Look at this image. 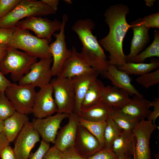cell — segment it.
<instances>
[{"mask_svg":"<svg viewBox=\"0 0 159 159\" xmlns=\"http://www.w3.org/2000/svg\"><path fill=\"white\" fill-rule=\"evenodd\" d=\"M129 9L122 4L110 6L104 14L105 21L109 28L108 34L98 41L101 46L108 52L109 64L117 67L126 62L123 49V42L130 26L126 20Z\"/></svg>","mask_w":159,"mask_h":159,"instance_id":"1","label":"cell"},{"mask_svg":"<svg viewBox=\"0 0 159 159\" xmlns=\"http://www.w3.org/2000/svg\"><path fill=\"white\" fill-rule=\"evenodd\" d=\"M95 25L94 22L90 19H80L75 22L72 29L78 35L82 44L79 53L82 58L95 71L102 74L109 64L97 37L92 33Z\"/></svg>","mask_w":159,"mask_h":159,"instance_id":"2","label":"cell"},{"mask_svg":"<svg viewBox=\"0 0 159 159\" xmlns=\"http://www.w3.org/2000/svg\"><path fill=\"white\" fill-rule=\"evenodd\" d=\"M47 40L32 34L28 30L15 29L7 47L20 49L40 59L52 58Z\"/></svg>","mask_w":159,"mask_h":159,"instance_id":"3","label":"cell"},{"mask_svg":"<svg viewBox=\"0 0 159 159\" xmlns=\"http://www.w3.org/2000/svg\"><path fill=\"white\" fill-rule=\"evenodd\" d=\"M56 13L41 0H21L11 11L0 19V28H15L16 24L24 18L43 16Z\"/></svg>","mask_w":159,"mask_h":159,"instance_id":"4","label":"cell"},{"mask_svg":"<svg viewBox=\"0 0 159 159\" xmlns=\"http://www.w3.org/2000/svg\"><path fill=\"white\" fill-rule=\"evenodd\" d=\"M37 61V58L24 52L7 47L5 55L0 62V70L4 74H10L14 82H18Z\"/></svg>","mask_w":159,"mask_h":159,"instance_id":"5","label":"cell"},{"mask_svg":"<svg viewBox=\"0 0 159 159\" xmlns=\"http://www.w3.org/2000/svg\"><path fill=\"white\" fill-rule=\"evenodd\" d=\"M54 99L57 112L69 115L74 112L75 95L71 78L58 76L51 80Z\"/></svg>","mask_w":159,"mask_h":159,"instance_id":"6","label":"cell"},{"mask_svg":"<svg viewBox=\"0 0 159 159\" xmlns=\"http://www.w3.org/2000/svg\"><path fill=\"white\" fill-rule=\"evenodd\" d=\"M35 88L32 85H21L11 83L4 93L16 111L27 115L32 112L37 92Z\"/></svg>","mask_w":159,"mask_h":159,"instance_id":"7","label":"cell"},{"mask_svg":"<svg viewBox=\"0 0 159 159\" xmlns=\"http://www.w3.org/2000/svg\"><path fill=\"white\" fill-rule=\"evenodd\" d=\"M68 15H62L61 26L58 33H55L53 36L55 40L49 44V50L52 59L51 71L53 76H57L61 73L64 64L71 56V49H69L65 41V28L68 21Z\"/></svg>","mask_w":159,"mask_h":159,"instance_id":"8","label":"cell"},{"mask_svg":"<svg viewBox=\"0 0 159 159\" xmlns=\"http://www.w3.org/2000/svg\"><path fill=\"white\" fill-rule=\"evenodd\" d=\"M61 22L57 19L51 20L42 16H31L19 21L15 28L20 30H30L39 38L47 40L49 43L52 36L59 31Z\"/></svg>","mask_w":159,"mask_h":159,"instance_id":"9","label":"cell"},{"mask_svg":"<svg viewBox=\"0 0 159 159\" xmlns=\"http://www.w3.org/2000/svg\"><path fill=\"white\" fill-rule=\"evenodd\" d=\"M158 128L155 123L145 119L137 123L132 131L135 139V159H151L150 140L152 133Z\"/></svg>","mask_w":159,"mask_h":159,"instance_id":"10","label":"cell"},{"mask_svg":"<svg viewBox=\"0 0 159 159\" xmlns=\"http://www.w3.org/2000/svg\"><path fill=\"white\" fill-rule=\"evenodd\" d=\"M52 58L40 59L31 66L29 71L18 81L21 85H32L41 88L50 83L52 75Z\"/></svg>","mask_w":159,"mask_h":159,"instance_id":"11","label":"cell"},{"mask_svg":"<svg viewBox=\"0 0 159 159\" xmlns=\"http://www.w3.org/2000/svg\"><path fill=\"white\" fill-rule=\"evenodd\" d=\"M69 116V115L66 114L57 112L54 115L44 118H34L32 123L34 129L41 137L42 140L54 144L62 122Z\"/></svg>","mask_w":159,"mask_h":159,"instance_id":"12","label":"cell"},{"mask_svg":"<svg viewBox=\"0 0 159 159\" xmlns=\"http://www.w3.org/2000/svg\"><path fill=\"white\" fill-rule=\"evenodd\" d=\"M40 137L32 123H26L14 140L13 150L16 159H29L31 151L40 141Z\"/></svg>","mask_w":159,"mask_h":159,"instance_id":"13","label":"cell"},{"mask_svg":"<svg viewBox=\"0 0 159 159\" xmlns=\"http://www.w3.org/2000/svg\"><path fill=\"white\" fill-rule=\"evenodd\" d=\"M57 111L52 87L50 83L40 88L36 92L32 113L34 118H42L52 115Z\"/></svg>","mask_w":159,"mask_h":159,"instance_id":"14","label":"cell"},{"mask_svg":"<svg viewBox=\"0 0 159 159\" xmlns=\"http://www.w3.org/2000/svg\"><path fill=\"white\" fill-rule=\"evenodd\" d=\"M133 32L130 52L126 56V62H133L135 57L145 48L150 41L149 29L140 18L130 24Z\"/></svg>","mask_w":159,"mask_h":159,"instance_id":"15","label":"cell"},{"mask_svg":"<svg viewBox=\"0 0 159 159\" xmlns=\"http://www.w3.org/2000/svg\"><path fill=\"white\" fill-rule=\"evenodd\" d=\"M80 117L74 112L69 115L68 123L58 131L54 145L60 151L74 146Z\"/></svg>","mask_w":159,"mask_h":159,"instance_id":"16","label":"cell"},{"mask_svg":"<svg viewBox=\"0 0 159 159\" xmlns=\"http://www.w3.org/2000/svg\"><path fill=\"white\" fill-rule=\"evenodd\" d=\"M150 101L144 97L134 95L131 101L123 107L114 108V111L138 121L147 118L151 111Z\"/></svg>","mask_w":159,"mask_h":159,"instance_id":"17","label":"cell"},{"mask_svg":"<svg viewBox=\"0 0 159 159\" xmlns=\"http://www.w3.org/2000/svg\"><path fill=\"white\" fill-rule=\"evenodd\" d=\"M71 50L70 57L66 60L61 73L57 76L71 78L83 74L96 72L83 60L74 46L72 47Z\"/></svg>","mask_w":159,"mask_h":159,"instance_id":"18","label":"cell"},{"mask_svg":"<svg viewBox=\"0 0 159 159\" xmlns=\"http://www.w3.org/2000/svg\"><path fill=\"white\" fill-rule=\"evenodd\" d=\"M74 146L85 158L93 155L102 148L97 138L79 124Z\"/></svg>","mask_w":159,"mask_h":159,"instance_id":"19","label":"cell"},{"mask_svg":"<svg viewBox=\"0 0 159 159\" xmlns=\"http://www.w3.org/2000/svg\"><path fill=\"white\" fill-rule=\"evenodd\" d=\"M102 74L111 82L113 86L125 91L129 95L144 97L131 83L129 75L117 66L109 64Z\"/></svg>","mask_w":159,"mask_h":159,"instance_id":"20","label":"cell"},{"mask_svg":"<svg viewBox=\"0 0 159 159\" xmlns=\"http://www.w3.org/2000/svg\"><path fill=\"white\" fill-rule=\"evenodd\" d=\"M99 74L96 72L88 73L71 78L75 95V104L74 112L80 117L81 113V105L83 99L92 83Z\"/></svg>","mask_w":159,"mask_h":159,"instance_id":"21","label":"cell"},{"mask_svg":"<svg viewBox=\"0 0 159 159\" xmlns=\"http://www.w3.org/2000/svg\"><path fill=\"white\" fill-rule=\"evenodd\" d=\"M131 99L125 91L108 85L103 89L101 101L113 108H119L128 103Z\"/></svg>","mask_w":159,"mask_h":159,"instance_id":"22","label":"cell"},{"mask_svg":"<svg viewBox=\"0 0 159 159\" xmlns=\"http://www.w3.org/2000/svg\"><path fill=\"white\" fill-rule=\"evenodd\" d=\"M3 133L10 143L14 141L24 126L29 121L27 115L15 111L4 120Z\"/></svg>","mask_w":159,"mask_h":159,"instance_id":"23","label":"cell"},{"mask_svg":"<svg viewBox=\"0 0 159 159\" xmlns=\"http://www.w3.org/2000/svg\"><path fill=\"white\" fill-rule=\"evenodd\" d=\"M135 142V138L132 132L122 130L113 141L112 150L118 158L125 156H133Z\"/></svg>","mask_w":159,"mask_h":159,"instance_id":"24","label":"cell"},{"mask_svg":"<svg viewBox=\"0 0 159 159\" xmlns=\"http://www.w3.org/2000/svg\"><path fill=\"white\" fill-rule=\"evenodd\" d=\"M114 111L113 108L101 101L82 112L80 117L84 120L89 121H105Z\"/></svg>","mask_w":159,"mask_h":159,"instance_id":"25","label":"cell"},{"mask_svg":"<svg viewBox=\"0 0 159 159\" xmlns=\"http://www.w3.org/2000/svg\"><path fill=\"white\" fill-rule=\"evenodd\" d=\"M104 87L103 83L97 78L92 83L81 103V112L101 102L102 94Z\"/></svg>","mask_w":159,"mask_h":159,"instance_id":"26","label":"cell"},{"mask_svg":"<svg viewBox=\"0 0 159 159\" xmlns=\"http://www.w3.org/2000/svg\"><path fill=\"white\" fill-rule=\"evenodd\" d=\"M159 67L158 61H153L148 63L126 62L122 66L117 67L120 70L124 71L129 75H140L151 72L158 69Z\"/></svg>","mask_w":159,"mask_h":159,"instance_id":"27","label":"cell"},{"mask_svg":"<svg viewBox=\"0 0 159 159\" xmlns=\"http://www.w3.org/2000/svg\"><path fill=\"white\" fill-rule=\"evenodd\" d=\"M79 123L85 127L97 138L102 148L105 147L104 134L107 125L106 121H89L84 120L80 117Z\"/></svg>","mask_w":159,"mask_h":159,"instance_id":"28","label":"cell"},{"mask_svg":"<svg viewBox=\"0 0 159 159\" xmlns=\"http://www.w3.org/2000/svg\"><path fill=\"white\" fill-rule=\"evenodd\" d=\"M154 40L148 47L139 53L135 58L133 62L143 63L148 58L159 57V30H156L154 34Z\"/></svg>","mask_w":159,"mask_h":159,"instance_id":"29","label":"cell"},{"mask_svg":"<svg viewBox=\"0 0 159 159\" xmlns=\"http://www.w3.org/2000/svg\"><path fill=\"white\" fill-rule=\"evenodd\" d=\"M107 125L104 134L105 147L112 148L114 140L122 132V130L109 117L106 120Z\"/></svg>","mask_w":159,"mask_h":159,"instance_id":"30","label":"cell"},{"mask_svg":"<svg viewBox=\"0 0 159 159\" xmlns=\"http://www.w3.org/2000/svg\"><path fill=\"white\" fill-rule=\"evenodd\" d=\"M109 117L122 130L126 132H132L139 122L115 111Z\"/></svg>","mask_w":159,"mask_h":159,"instance_id":"31","label":"cell"},{"mask_svg":"<svg viewBox=\"0 0 159 159\" xmlns=\"http://www.w3.org/2000/svg\"><path fill=\"white\" fill-rule=\"evenodd\" d=\"M136 80L146 89L157 85L159 82V69L140 75Z\"/></svg>","mask_w":159,"mask_h":159,"instance_id":"32","label":"cell"},{"mask_svg":"<svg viewBox=\"0 0 159 159\" xmlns=\"http://www.w3.org/2000/svg\"><path fill=\"white\" fill-rule=\"evenodd\" d=\"M16 111L13 105L4 93H0V119L4 120Z\"/></svg>","mask_w":159,"mask_h":159,"instance_id":"33","label":"cell"},{"mask_svg":"<svg viewBox=\"0 0 159 159\" xmlns=\"http://www.w3.org/2000/svg\"><path fill=\"white\" fill-rule=\"evenodd\" d=\"M21 0H0V19L11 11Z\"/></svg>","mask_w":159,"mask_h":159,"instance_id":"34","label":"cell"},{"mask_svg":"<svg viewBox=\"0 0 159 159\" xmlns=\"http://www.w3.org/2000/svg\"><path fill=\"white\" fill-rule=\"evenodd\" d=\"M87 159H118L112 148H102Z\"/></svg>","mask_w":159,"mask_h":159,"instance_id":"35","label":"cell"},{"mask_svg":"<svg viewBox=\"0 0 159 159\" xmlns=\"http://www.w3.org/2000/svg\"><path fill=\"white\" fill-rule=\"evenodd\" d=\"M142 19L144 25L149 30L151 28H159V12L146 16Z\"/></svg>","mask_w":159,"mask_h":159,"instance_id":"36","label":"cell"},{"mask_svg":"<svg viewBox=\"0 0 159 159\" xmlns=\"http://www.w3.org/2000/svg\"><path fill=\"white\" fill-rule=\"evenodd\" d=\"M49 148V143L42 140L36 151L33 153H30L29 159H43Z\"/></svg>","mask_w":159,"mask_h":159,"instance_id":"37","label":"cell"},{"mask_svg":"<svg viewBox=\"0 0 159 159\" xmlns=\"http://www.w3.org/2000/svg\"><path fill=\"white\" fill-rule=\"evenodd\" d=\"M62 159H87L79 153L74 146L62 152Z\"/></svg>","mask_w":159,"mask_h":159,"instance_id":"38","label":"cell"},{"mask_svg":"<svg viewBox=\"0 0 159 159\" xmlns=\"http://www.w3.org/2000/svg\"><path fill=\"white\" fill-rule=\"evenodd\" d=\"M150 104L151 107H153V110L150 111L147 120L155 123V121L159 116V97L155 98L152 101H150Z\"/></svg>","mask_w":159,"mask_h":159,"instance_id":"39","label":"cell"},{"mask_svg":"<svg viewBox=\"0 0 159 159\" xmlns=\"http://www.w3.org/2000/svg\"><path fill=\"white\" fill-rule=\"evenodd\" d=\"M15 30V28H0V44H7Z\"/></svg>","mask_w":159,"mask_h":159,"instance_id":"40","label":"cell"},{"mask_svg":"<svg viewBox=\"0 0 159 159\" xmlns=\"http://www.w3.org/2000/svg\"><path fill=\"white\" fill-rule=\"evenodd\" d=\"M43 159H62V152L54 145L49 148Z\"/></svg>","mask_w":159,"mask_h":159,"instance_id":"41","label":"cell"},{"mask_svg":"<svg viewBox=\"0 0 159 159\" xmlns=\"http://www.w3.org/2000/svg\"><path fill=\"white\" fill-rule=\"evenodd\" d=\"M0 156L1 159H16L13 149L9 145L0 151Z\"/></svg>","mask_w":159,"mask_h":159,"instance_id":"42","label":"cell"},{"mask_svg":"<svg viewBox=\"0 0 159 159\" xmlns=\"http://www.w3.org/2000/svg\"><path fill=\"white\" fill-rule=\"evenodd\" d=\"M11 83L4 76V74L0 70V91L4 93L6 89Z\"/></svg>","mask_w":159,"mask_h":159,"instance_id":"43","label":"cell"},{"mask_svg":"<svg viewBox=\"0 0 159 159\" xmlns=\"http://www.w3.org/2000/svg\"><path fill=\"white\" fill-rule=\"evenodd\" d=\"M53 11L56 12L58 9L59 4V0H41Z\"/></svg>","mask_w":159,"mask_h":159,"instance_id":"44","label":"cell"},{"mask_svg":"<svg viewBox=\"0 0 159 159\" xmlns=\"http://www.w3.org/2000/svg\"><path fill=\"white\" fill-rule=\"evenodd\" d=\"M9 145V142L4 133H0V152L4 148Z\"/></svg>","mask_w":159,"mask_h":159,"instance_id":"45","label":"cell"},{"mask_svg":"<svg viewBox=\"0 0 159 159\" xmlns=\"http://www.w3.org/2000/svg\"><path fill=\"white\" fill-rule=\"evenodd\" d=\"M7 47V44H0V62L5 55Z\"/></svg>","mask_w":159,"mask_h":159,"instance_id":"46","label":"cell"},{"mask_svg":"<svg viewBox=\"0 0 159 159\" xmlns=\"http://www.w3.org/2000/svg\"><path fill=\"white\" fill-rule=\"evenodd\" d=\"M146 2L147 6L151 7L153 5L154 3L155 2V0H144Z\"/></svg>","mask_w":159,"mask_h":159,"instance_id":"47","label":"cell"},{"mask_svg":"<svg viewBox=\"0 0 159 159\" xmlns=\"http://www.w3.org/2000/svg\"><path fill=\"white\" fill-rule=\"evenodd\" d=\"M4 120L0 119V133L3 132L4 129Z\"/></svg>","mask_w":159,"mask_h":159,"instance_id":"48","label":"cell"},{"mask_svg":"<svg viewBox=\"0 0 159 159\" xmlns=\"http://www.w3.org/2000/svg\"><path fill=\"white\" fill-rule=\"evenodd\" d=\"M118 159H133V156H125L118 158Z\"/></svg>","mask_w":159,"mask_h":159,"instance_id":"49","label":"cell"},{"mask_svg":"<svg viewBox=\"0 0 159 159\" xmlns=\"http://www.w3.org/2000/svg\"><path fill=\"white\" fill-rule=\"evenodd\" d=\"M155 158L156 159H159V153H156L154 155Z\"/></svg>","mask_w":159,"mask_h":159,"instance_id":"50","label":"cell"},{"mask_svg":"<svg viewBox=\"0 0 159 159\" xmlns=\"http://www.w3.org/2000/svg\"><path fill=\"white\" fill-rule=\"evenodd\" d=\"M65 1L67 3L70 4L71 3V2L70 0H65Z\"/></svg>","mask_w":159,"mask_h":159,"instance_id":"51","label":"cell"},{"mask_svg":"<svg viewBox=\"0 0 159 159\" xmlns=\"http://www.w3.org/2000/svg\"><path fill=\"white\" fill-rule=\"evenodd\" d=\"M133 159H135V154H134H134H133Z\"/></svg>","mask_w":159,"mask_h":159,"instance_id":"52","label":"cell"},{"mask_svg":"<svg viewBox=\"0 0 159 159\" xmlns=\"http://www.w3.org/2000/svg\"><path fill=\"white\" fill-rule=\"evenodd\" d=\"M1 92L0 91V93Z\"/></svg>","mask_w":159,"mask_h":159,"instance_id":"53","label":"cell"}]
</instances>
